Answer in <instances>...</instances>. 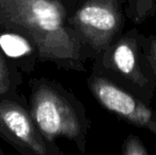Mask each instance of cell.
Listing matches in <instances>:
<instances>
[{
  "label": "cell",
  "mask_w": 156,
  "mask_h": 155,
  "mask_svg": "<svg viewBox=\"0 0 156 155\" xmlns=\"http://www.w3.org/2000/svg\"><path fill=\"white\" fill-rule=\"evenodd\" d=\"M121 153L123 155H149V151L139 137L129 135L122 145Z\"/></svg>",
  "instance_id": "30bf717a"
},
{
  "label": "cell",
  "mask_w": 156,
  "mask_h": 155,
  "mask_svg": "<svg viewBox=\"0 0 156 155\" xmlns=\"http://www.w3.org/2000/svg\"><path fill=\"white\" fill-rule=\"evenodd\" d=\"M88 88L102 107L120 119L156 135V110L129 91L96 73L88 79Z\"/></svg>",
  "instance_id": "5b68a950"
},
{
  "label": "cell",
  "mask_w": 156,
  "mask_h": 155,
  "mask_svg": "<svg viewBox=\"0 0 156 155\" xmlns=\"http://www.w3.org/2000/svg\"><path fill=\"white\" fill-rule=\"evenodd\" d=\"M0 153H1V151H0Z\"/></svg>",
  "instance_id": "4fadbf2b"
},
{
  "label": "cell",
  "mask_w": 156,
  "mask_h": 155,
  "mask_svg": "<svg viewBox=\"0 0 156 155\" xmlns=\"http://www.w3.org/2000/svg\"><path fill=\"white\" fill-rule=\"evenodd\" d=\"M0 21L25 31L44 58L84 70V45L60 0L0 1Z\"/></svg>",
  "instance_id": "6da1fadb"
},
{
  "label": "cell",
  "mask_w": 156,
  "mask_h": 155,
  "mask_svg": "<svg viewBox=\"0 0 156 155\" xmlns=\"http://www.w3.org/2000/svg\"><path fill=\"white\" fill-rule=\"evenodd\" d=\"M10 86V79H9L8 69L0 58V96L6 93Z\"/></svg>",
  "instance_id": "8fae6325"
},
{
  "label": "cell",
  "mask_w": 156,
  "mask_h": 155,
  "mask_svg": "<svg viewBox=\"0 0 156 155\" xmlns=\"http://www.w3.org/2000/svg\"><path fill=\"white\" fill-rule=\"evenodd\" d=\"M142 49L156 84V34L150 36L144 35V41H142Z\"/></svg>",
  "instance_id": "9c48e42d"
},
{
  "label": "cell",
  "mask_w": 156,
  "mask_h": 155,
  "mask_svg": "<svg viewBox=\"0 0 156 155\" xmlns=\"http://www.w3.org/2000/svg\"><path fill=\"white\" fill-rule=\"evenodd\" d=\"M144 34L132 29L118 36L96 56L93 73L106 78L151 104L156 84L149 68L142 41Z\"/></svg>",
  "instance_id": "7a4b0ae2"
},
{
  "label": "cell",
  "mask_w": 156,
  "mask_h": 155,
  "mask_svg": "<svg viewBox=\"0 0 156 155\" xmlns=\"http://www.w3.org/2000/svg\"><path fill=\"white\" fill-rule=\"evenodd\" d=\"M156 14V0H126L125 16L134 23H142Z\"/></svg>",
  "instance_id": "52a82bcc"
},
{
  "label": "cell",
  "mask_w": 156,
  "mask_h": 155,
  "mask_svg": "<svg viewBox=\"0 0 156 155\" xmlns=\"http://www.w3.org/2000/svg\"><path fill=\"white\" fill-rule=\"evenodd\" d=\"M31 116L44 138L52 141L66 137L84 152L89 120L76 101L52 87L41 86L33 95Z\"/></svg>",
  "instance_id": "3957f363"
},
{
  "label": "cell",
  "mask_w": 156,
  "mask_h": 155,
  "mask_svg": "<svg viewBox=\"0 0 156 155\" xmlns=\"http://www.w3.org/2000/svg\"><path fill=\"white\" fill-rule=\"evenodd\" d=\"M0 1H5V0H0Z\"/></svg>",
  "instance_id": "7c38bea8"
},
{
  "label": "cell",
  "mask_w": 156,
  "mask_h": 155,
  "mask_svg": "<svg viewBox=\"0 0 156 155\" xmlns=\"http://www.w3.org/2000/svg\"><path fill=\"white\" fill-rule=\"evenodd\" d=\"M0 48L10 58L25 56L29 54L32 50L27 39L14 33H6L0 35Z\"/></svg>",
  "instance_id": "ba28073f"
},
{
  "label": "cell",
  "mask_w": 156,
  "mask_h": 155,
  "mask_svg": "<svg viewBox=\"0 0 156 155\" xmlns=\"http://www.w3.org/2000/svg\"><path fill=\"white\" fill-rule=\"evenodd\" d=\"M36 124L21 106L11 101H0V133L17 143L29 148L39 155L48 153L43 135L36 131Z\"/></svg>",
  "instance_id": "8992f818"
},
{
  "label": "cell",
  "mask_w": 156,
  "mask_h": 155,
  "mask_svg": "<svg viewBox=\"0 0 156 155\" xmlns=\"http://www.w3.org/2000/svg\"><path fill=\"white\" fill-rule=\"evenodd\" d=\"M124 20L118 0H86L70 17L69 23L84 47H88L97 56L121 35Z\"/></svg>",
  "instance_id": "277c9868"
}]
</instances>
